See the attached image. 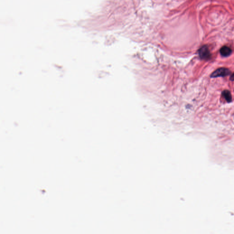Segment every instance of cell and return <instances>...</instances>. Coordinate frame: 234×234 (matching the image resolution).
I'll use <instances>...</instances> for the list:
<instances>
[{"instance_id":"1","label":"cell","mask_w":234,"mask_h":234,"mask_svg":"<svg viewBox=\"0 0 234 234\" xmlns=\"http://www.w3.org/2000/svg\"><path fill=\"white\" fill-rule=\"evenodd\" d=\"M231 74V71L229 69L225 68H219L215 71L211 75L210 77L212 78L218 77H225Z\"/></svg>"},{"instance_id":"2","label":"cell","mask_w":234,"mask_h":234,"mask_svg":"<svg viewBox=\"0 0 234 234\" xmlns=\"http://www.w3.org/2000/svg\"><path fill=\"white\" fill-rule=\"evenodd\" d=\"M199 54L201 59L209 60L211 58V54L207 45H203L199 50Z\"/></svg>"},{"instance_id":"3","label":"cell","mask_w":234,"mask_h":234,"mask_svg":"<svg viewBox=\"0 0 234 234\" xmlns=\"http://www.w3.org/2000/svg\"><path fill=\"white\" fill-rule=\"evenodd\" d=\"M232 53V49L230 47L224 46L220 49V53L223 57H228L230 56Z\"/></svg>"},{"instance_id":"4","label":"cell","mask_w":234,"mask_h":234,"mask_svg":"<svg viewBox=\"0 0 234 234\" xmlns=\"http://www.w3.org/2000/svg\"><path fill=\"white\" fill-rule=\"evenodd\" d=\"M224 98H225L228 103H231L232 101V96L231 95L230 91L228 90H225L222 93Z\"/></svg>"},{"instance_id":"5","label":"cell","mask_w":234,"mask_h":234,"mask_svg":"<svg viewBox=\"0 0 234 234\" xmlns=\"http://www.w3.org/2000/svg\"><path fill=\"white\" fill-rule=\"evenodd\" d=\"M230 80L231 81H234V73L231 75V77H230Z\"/></svg>"}]
</instances>
